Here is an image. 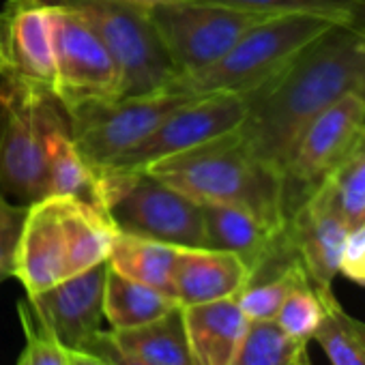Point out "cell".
<instances>
[{"label":"cell","instance_id":"obj_10","mask_svg":"<svg viewBox=\"0 0 365 365\" xmlns=\"http://www.w3.org/2000/svg\"><path fill=\"white\" fill-rule=\"evenodd\" d=\"M48 22L54 52L52 95L63 110L120 97V69L91 24L58 3H48Z\"/></svg>","mask_w":365,"mask_h":365},{"label":"cell","instance_id":"obj_27","mask_svg":"<svg viewBox=\"0 0 365 365\" xmlns=\"http://www.w3.org/2000/svg\"><path fill=\"white\" fill-rule=\"evenodd\" d=\"M303 282H309V279H307L303 267L299 264V260L294 258V260L282 264V269L273 277L262 279V282L252 279L237 294V303L250 322L275 320L284 299L290 294L292 288H297Z\"/></svg>","mask_w":365,"mask_h":365},{"label":"cell","instance_id":"obj_4","mask_svg":"<svg viewBox=\"0 0 365 365\" xmlns=\"http://www.w3.org/2000/svg\"><path fill=\"white\" fill-rule=\"evenodd\" d=\"M335 24L339 22L314 14L269 16L245 31L217 63L198 73L178 78L170 91L192 97L211 93H254Z\"/></svg>","mask_w":365,"mask_h":365},{"label":"cell","instance_id":"obj_31","mask_svg":"<svg viewBox=\"0 0 365 365\" xmlns=\"http://www.w3.org/2000/svg\"><path fill=\"white\" fill-rule=\"evenodd\" d=\"M339 273L346 275L350 282L365 286V226L348 232L341 250Z\"/></svg>","mask_w":365,"mask_h":365},{"label":"cell","instance_id":"obj_32","mask_svg":"<svg viewBox=\"0 0 365 365\" xmlns=\"http://www.w3.org/2000/svg\"><path fill=\"white\" fill-rule=\"evenodd\" d=\"M82 350H88V352L99 354V356L106 359L110 365H148V363H144V361H140V359H133V356H129L127 352H123V350L112 341L108 329H101L91 341H86V344L82 346Z\"/></svg>","mask_w":365,"mask_h":365},{"label":"cell","instance_id":"obj_24","mask_svg":"<svg viewBox=\"0 0 365 365\" xmlns=\"http://www.w3.org/2000/svg\"><path fill=\"white\" fill-rule=\"evenodd\" d=\"M232 365H309L307 341L290 337L275 320H254Z\"/></svg>","mask_w":365,"mask_h":365},{"label":"cell","instance_id":"obj_21","mask_svg":"<svg viewBox=\"0 0 365 365\" xmlns=\"http://www.w3.org/2000/svg\"><path fill=\"white\" fill-rule=\"evenodd\" d=\"M174 307H178L174 297L129 279L110 267L103 290V320H108L112 331H125L153 322Z\"/></svg>","mask_w":365,"mask_h":365},{"label":"cell","instance_id":"obj_13","mask_svg":"<svg viewBox=\"0 0 365 365\" xmlns=\"http://www.w3.org/2000/svg\"><path fill=\"white\" fill-rule=\"evenodd\" d=\"M0 82L52 93L54 52L46 0H7L0 9Z\"/></svg>","mask_w":365,"mask_h":365},{"label":"cell","instance_id":"obj_12","mask_svg":"<svg viewBox=\"0 0 365 365\" xmlns=\"http://www.w3.org/2000/svg\"><path fill=\"white\" fill-rule=\"evenodd\" d=\"M247 95L211 93L194 97L165 116V120L112 170H144L159 159L237 131L247 116Z\"/></svg>","mask_w":365,"mask_h":365},{"label":"cell","instance_id":"obj_29","mask_svg":"<svg viewBox=\"0 0 365 365\" xmlns=\"http://www.w3.org/2000/svg\"><path fill=\"white\" fill-rule=\"evenodd\" d=\"M18 316L24 329V348L18 365H67V350L39 322L26 299L18 303Z\"/></svg>","mask_w":365,"mask_h":365},{"label":"cell","instance_id":"obj_11","mask_svg":"<svg viewBox=\"0 0 365 365\" xmlns=\"http://www.w3.org/2000/svg\"><path fill=\"white\" fill-rule=\"evenodd\" d=\"M363 129L365 103L354 91L339 97L305 127L282 170L286 222L346 159Z\"/></svg>","mask_w":365,"mask_h":365},{"label":"cell","instance_id":"obj_33","mask_svg":"<svg viewBox=\"0 0 365 365\" xmlns=\"http://www.w3.org/2000/svg\"><path fill=\"white\" fill-rule=\"evenodd\" d=\"M65 350H67V365H110L106 359H101L95 352L82 348H65Z\"/></svg>","mask_w":365,"mask_h":365},{"label":"cell","instance_id":"obj_23","mask_svg":"<svg viewBox=\"0 0 365 365\" xmlns=\"http://www.w3.org/2000/svg\"><path fill=\"white\" fill-rule=\"evenodd\" d=\"M324 316L314 335L331 365H365V322L352 318L335 299L333 290H316Z\"/></svg>","mask_w":365,"mask_h":365},{"label":"cell","instance_id":"obj_26","mask_svg":"<svg viewBox=\"0 0 365 365\" xmlns=\"http://www.w3.org/2000/svg\"><path fill=\"white\" fill-rule=\"evenodd\" d=\"M327 182L348 230L365 226V129Z\"/></svg>","mask_w":365,"mask_h":365},{"label":"cell","instance_id":"obj_8","mask_svg":"<svg viewBox=\"0 0 365 365\" xmlns=\"http://www.w3.org/2000/svg\"><path fill=\"white\" fill-rule=\"evenodd\" d=\"M192 95L161 91L138 97L91 101L67 110L71 138L99 174L112 170L129 150L150 135L176 108L192 101Z\"/></svg>","mask_w":365,"mask_h":365},{"label":"cell","instance_id":"obj_6","mask_svg":"<svg viewBox=\"0 0 365 365\" xmlns=\"http://www.w3.org/2000/svg\"><path fill=\"white\" fill-rule=\"evenodd\" d=\"M76 9L114 56L120 97L170 91L178 71L148 16V0H46Z\"/></svg>","mask_w":365,"mask_h":365},{"label":"cell","instance_id":"obj_16","mask_svg":"<svg viewBox=\"0 0 365 365\" xmlns=\"http://www.w3.org/2000/svg\"><path fill=\"white\" fill-rule=\"evenodd\" d=\"M202 222L205 247L237 254L252 269V277L271 262L294 256L286 241V230H273L241 207L207 202L202 205Z\"/></svg>","mask_w":365,"mask_h":365},{"label":"cell","instance_id":"obj_28","mask_svg":"<svg viewBox=\"0 0 365 365\" xmlns=\"http://www.w3.org/2000/svg\"><path fill=\"white\" fill-rule=\"evenodd\" d=\"M324 316L322 301L318 292L312 288L309 282L299 284L297 288L290 290V294L284 299L275 322L294 339L299 341H309L314 339L320 322Z\"/></svg>","mask_w":365,"mask_h":365},{"label":"cell","instance_id":"obj_1","mask_svg":"<svg viewBox=\"0 0 365 365\" xmlns=\"http://www.w3.org/2000/svg\"><path fill=\"white\" fill-rule=\"evenodd\" d=\"M365 24H335L303 48L271 82L247 93L239 133L250 150L282 174L305 127L354 91Z\"/></svg>","mask_w":365,"mask_h":365},{"label":"cell","instance_id":"obj_18","mask_svg":"<svg viewBox=\"0 0 365 365\" xmlns=\"http://www.w3.org/2000/svg\"><path fill=\"white\" fill-rule=\"evenodd\" d=\"M194 365H232L250 320L237 297L182 307Z\"/></svg>","mask_w":365,"mask_h":365},{"label":"cell","instance_id":"obj_25","mask_svg":"<svg viewBox=\"0 0 365 365\" xmlns=\"http://www.w3.org/2000/svg\"><path fill=\"white\" fill-rule=\"evenodd\" d=\"M252 14H314L339 24H365V0H205Z\"/></svg>","mask_w":365,"mask_h":365},{"label":"cell","instance_id":"obj_22","mask_svg":"<svg viewBox=\"0 0 365 365\" xmlns=\"http://www.w3.org/2000/svg\"><path fill=\"white\" fill-rule=\"evenodd\" d=\"M178 247L161 241L116 232L108 262L120 275L172 297V271Z\"/></svg>","mask_w":365,"mask_h":365},{"label":"cell","instance_id":"obj_17","mask_svg":"<svg viewBox=\"0 0 365 365\" xmlns=\"http://www.w3.org/2000/svg\"><path fill=\"white\" fill-rule=\"evenodd\" d=\"M252 282V269L232 252L178 247L172 271V297L180 307L237 297Z\"/></svg>","mask_w":365,"mask_h":365},{"label":"cell","instance_id":"obj_5","mask_svg":"<svg viewBox=\"0 0 365 365\" xmlns=\"http://www.w3.org/2000/svg\"><path fill=\"white\" fill-rule=\"evenodd\" d=\"M99 207L116 232L176 247H205L202 205L146 168L99 174Z\"/></svg>","mask_w":365,"mask_h":365},{"label":"cell","instance_id":"obj_19","mask_svg":"<svg viewBox=\"0 0 365 365\" xmlns=\"http://www.w3.org/2000/svg\"><path fill=\"white\" fill-rule=\"evenodd\" d=\"M73 196L99 207V176L80 155L69 118L63 114L48 131L46 196Z\"/></svg>","mask_w":365,"mask_h":365},{"label":"cell","instance_id":"obj_14","mask_svg":"<svg viewBox=\"0 0 365 365\" xmlns=\"http://www.w3.org/2000/svg\"><path fill=\"white\" fill-rule=\"evenodd\" d=\"M348 232L327 180L288 217L286 241L314 290H331Z\"/></svg>","mask_w":365,"mask_h":365},{"label":"cell","instance_id":"obj_7","mask_svg":"<svg viewBox=\"0 0 365 365\" xmlns=\"http://www.w3.org/2000/svg\"><path fill=\"white\" fill-rule=\"evenodd\" d=\"M63 114L52 93L0 82V196L20 205L46 196L48 131Z\"/></svg>","mask_w":365,"mask_h":365},{"label":"cell","instance_id":"obj_30","mask_svg":"<svg viewBox=\"0 0 365 365\" xmlns=\"http://www.w3.org/2000/svg\"><path fill=\"white\" fill-rule=\"evenodd\" d=\"M26 213L29 205H20L0 196V282L14 277L16 273V256Z\"/></svg>","mask_w":365,"mask_h":365},{"label":"cell","instance_id":"obj_15","mask_svg":"<svg viewBox=\"0 0 365 365\" xmlns=\"http://www.w3.org/2000/svg\"><path fill=\"white\" fill-rule=\"evenodd\" d=\"M108 271L110 262L106 260L48 290L26 297L39 322L63 348H82L101 331Z\"/></svg>","mask_w":365,"mask_h":365},{"label":"cell","instance_id":"obj_3","mask_svg":"<svg viewBox=\"0 0 365 365\" xmlns=\"http://www.w3.org/2000/svg\"><path fill=\"white\" fill-rule=\"evenodd\" d=\"M116 228L101 207L73 198L48 196L29 205L16 256V273L26 294L108 260Z\"/></svg>","mask_w":365,"mask_h":365},{"label":"cell","instance_id":"obj_34","mask_svg":"<svg viewBox=\"0 0 365 365\" xmlns=\"http://www.w3.org/2000/svg\"><path fill=\"white\" fill-rule=\"evenodd\" d=\"M354 93L365 103V26H363V39H361V56H359V73H356Z\"/></svg>","mask_w":365,"mask_h":365},{"label":"cell","instance_id":"obj_20","mask_svg":"<svg viewBox=\"0 0 365 365\" xmlns=\"http://www.w3.org/2000/svg\"><path fill=\"white\" fill-rule=\"evenodd\" d=\"M108 333L123 352L148 365H194L180 305L153 322Z\"/></svg>","mask_w":365,"mask_h":365},{"label":"cell","instance_id":"obj_2","mask_svg":"<svg viewBox=\"0 0 365 365\" xmlns=\"http://www.w3.org/2000/svg\"><path fill=\"white\" fill-rule=\"evenodd\" d=\"M146 170L200 205H235L273 230H286L282 174L250 150L239 129L159 159Z\"/></svg>","mask_w":365,"mask_h":365},{"label":"cell","instance_id":"obj_9","mask_svg":"<svg viewBox=\"0 0 365 365\" xmlns=\"http://www.w3.org/2000/svg\"><path fill=\"white\" fill-rule=\"evenodd\" d=\"M148 16L178 78L211 67L245 31L269 18L205 0H148Z\"/></svg>","mask_w":365,"mask_h":365}]
</instances>
